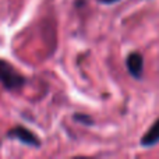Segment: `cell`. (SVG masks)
I'll return each mask as SVG.
<instances>
[{"instance_id":"3957f363","label":"cell","mask_w":159,"mask_h":159,"mask_svg":"<svg viewBox=\"0 0 159 159\" xmlns=\"http://www.w3.org/2000/svg\"><path fill=\"white\" fill-rule=\"evenodd\" d=\"M129 73L135 78H140L144 71V59L140 53H131L126 60Z\"/></svg>"},{"instance_id":"6da1fadb","label":"cell","mask_w":159,"mask_h":159,"mask_svg":"<svg viewBox=\"0 0 159 159\" xmlns=\"http://www.w3.org/2000/svg\"><path fill=\"white\" fill-rule=\"evenodd\" d=\"M0 82L7 89H18L24 85L25 78L8 63L0 60Z\"/></svg>"},{"instance_id":"8992f818","label":"cell","mask_w":159,"mask_h":159,"mask_svg":"<svg viewBox=\"0 0 159 159\" xmlns=\"http://www.w3.org/2000/svg\"><path fill=\"white\" fill-rule=\"evenodd\" d=\"M101 3H103V4H112V3H116L119 2V0H99Z\"/></svg>"},{"instance_id":"277c9868","label":"cell","mask_w":159,"mask_h":159,"mask_svg":"<svg viewBox=\"0 0 159 159\" xmlns=\"http://www.w3.org/2000/svg\"><path fill=\"white\" fill-rule=\"evenodd\" d=\"M159 143V120H157L154 124L151 126V129L143 135L141 138V145L149 148V147H154Z\"/></svg>"},{"instance_id":"7a4b0ae2","label":"cell","mask_w":159,"mask_h":159,"mask_svg":"<svg viewBox=\"0 0 159 159\" xmlns=\"http://www.w3.org/2000/svg\"><path fill=\"white\" fill-rule=\"evenodd\" d=\"M8 137L10 138H17L20 140L21 143L27 144V145H31V147H39V140L34 133H31L30 130L24 129V127H14L13 130L8 131Z\"/></svg>"},{"instance_id":"5b68a950","label":"cell","mask_w":159,"mask_h":159,"mask_svg":"<svg viewBox=\"0 0 159 159\" xmlns=\"http://www.w3.org/2000/svg\"><path fill=\"white\" fill-rule=\"evenodd\" d=\"M74 119L75 120H80V121H85V123L87 124H89V123H92V120H91V119H88V117H85V116H82V115H75L74 116Z\"/></svg>"}]
</instances>
